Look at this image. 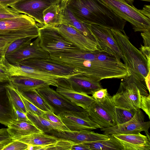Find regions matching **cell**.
Returning a JSON list of instances; mask_svg holds the SVG:
<instances>
[{"label":"cell","mask_w":150,"mask_h":150,"mask_svg":"<svg viewBox=\"0 0 150 150\" xmlns=\"http://www.w3.org/2000/svg\"><path fill=\"white\" fill-rule=\"evenodd\" d=\"M75 144L68 140L59 139L54 144L45 146L42 150H71L73 145Z\"/></svg>","instance_id":"35"},{"label":"cell","mask_w":150,"mask_h":150,"mask_svg":"<svg viewBox=\"0 0 150 150\" xmlns=\"http://www.w3.org/2000/svg\"><path fill=\"white\" fill-rule=\"evenodd\" d=\"M50 86L48 85L36 90L56 115H58L63 112H79L85 110L50 88Z\"/></svg>","instance_id":"9"},{"label":"cell","mask_w":150,"mask_h":150,"mask_svg":"<svg viewBox=\"0 0 150 150\" xmlns=\"http://www.w3.org/2000/svg\"><path fill=\"white\" fill-rule=\"evenodd\" d=\"M140 50L146 57L149 65L150 66V47L143 46L141 45Z\"/></svg>","instance_id":"45"},{"label":"cell","mask_w":150,"mask_h":150,"mask_svg":"<svg viewBox=\"0 0 150 150\" xmlns=\"http://www.w3.org/2000/svg\"><path fill=\"white\" fill-rule=\"evenodd\" d=\"M29 37L23 35H7L0 34V63L5 58L6 50L10 45L16 40L22 38Z\"/></svg>","instance_id":"32"},{"label":"cell","mask_w":150,"mask_h":150,"mask_svg":"<svg viewBox=\"0 0 150 150\" xmlns=\"http://www.w3.org/2000/svg\"><path fill=\"white\" fill-rule=\"evenodd\" d=\"M117 15L129 22L135 32L150 30V19L125 0H100Z\"/></svg>","instance_id":"5"},{"label":"cell","mask_w":150,"mask_h":150,"mask_svg":"<svg viewBox=\"0 0 150 150\" xmlns=\"http://www.w3.org/2000/svg\"><path fill=\"white\" fill-rule=\"evenodd\" d=\"M19 93L27 112L42 116L45 112L38 108Z\"/></svg>","instance_id":"37"},{"label":"cell","mask_w":150,"mask_h":150,"mask_svg":"<svg viewBox=\"0 0 150 150\" xmlns=\"http://www.w3.org/2000/svg\"><path fill=\"white\" fill-rule=\"evenodd\" d=\"M26 115L33 124L42 132H45L54 129L70 130L65 125L53 122L41 116L35 115L29 112H27Z\"/></svg>","instance_id":"26"},{"label":"cell","mask_w":150,"mask_h":150,"mask_svg":"<svg viewBox=\"0 0 150 150\" xmlns=\"http://www.w3.org/2000/svg\"><path fill=\"white\" fill-rule=\"evenodd\" d=\"M42 117L53 122L62 125H65L59 117L52 112H45Z\"/></svg>","instance_id":"40"},{"label":"cell","mask_w":150,"mask_h":150,"mask_svg":"<svg viewBox=\"0 0 150 150\" xmlns=\"http://www.w3.org/2000/svg\"><path fill=\"white\" fill-rule=\"evenodd\" d=\"M122 78L116 93L112 96L116 106L136 110L150 96L144 80L134 73Z\"/></svg>","instance_id":"3"},{"label":"cell","mask_w":150,"mask_h":150,"mask_svg":"<svg viewBox=\"0 0 150 150\" xmlns=\"http://www.w3.org/2000/svg\"><path fill=\"white\" fill-rule=\"evenodd\" d=\"M28 144L17 140H13L6 145L2 150H27Z\"/></svg>","instance_id":"39"},{"label":"cell","mask_w":150,"mask_h":150,"mask_svg":"<svg viewBox=\"0 0 150 150\" xmlns=\"http://www.w3.org/2000/svg\"><path fill=\"white\" fill-rule=\"evenodd\" d=\"M13 140L8 132L7 128L0 129V150H2L6 145Z\"/></svg>","instance_id":"38"},{"label":"cell","mask_w":150,"mask_h":150,"mask_svg":"<svg viewBox=\"0 0 150 150\" xmlns=\"http://www.w3.org/2000/svg\"><path fill=\"white\" fill-rule=\"evenodd\" d=\"M29 66L54 75L69 78L74 75H81L76 69L49 59L33 58L22 61L19 64Z\"/></svg>","instance_id":"11"},{"label":"cell","mask_w":150,"mask_h":150,"mask_svg":"<svg viewBox=\"0 0 150 150\" xmlns=\"http://www.w3.org/2000/svg\"><path fill=\"white\" fill-rule=\"evenodd\" d=\"M58 116L71 131H91L100 128L90 118L87 110L79 112H63Z\"/></svg>","instance_id":"16"},{"label":"cell","mask_w":150,"mask_h":150,"mask_svg":"<svg viewBox=\"0 0 150 150\" xmlns=\"http://www.w3.org/2000/svg\"><path fill=\"white\" fill-rule=\"evenodd\" d=\"M67 7L78 19L122 32L126 21L100 0H69Z\"/></svg>","instance_id":"2"},{"label":"cell","mask_w":150,"mask_h":150,"mask_svg":"<svg viewBox=\"0 0 150 150\" xmlns=\"http://www.w3.org/2000/svg\"><path fill=\"white\" fill-rule=\"evenodd\" d=\"M59 2V0H21L10 7L19 13L32 18L43 25V12L51 5Z\"/></svg>","instance_id":"13"},{"label":"cell","mask_w":150,"mask_h":150,"mask_svg":"<svg viewBox=\"0 0 150 150\" xmlns=\"http://www.w3.org/2000/svg\"><path fill=\"white\" fill-rule=\"evenodd\" d=\"M44 25L55 27L62 23L59 2L53 4L46 9L43 13Z\"/></svg>","instance_id":"29"},{"label":"cell","mask_w":150,"mask_h":150,"mask_svg":"<svg viewBox=\"0 0 150 150\" xmlns=\"http://www.w3.org/2000/svg\"><path fill=\"white\" fill-rule=\"evenodd\" d=\"M45 133L58 139L70 141L74 144L107 139L111 136V134H99L91 131L54 129Z\"/></svg>","instance_id":"17"},{"label":"cell","mask_w":150,"mask_h":150,"mask_svg":"<svg viewBox=\"0 0 150 150\" xmlns=\"http://www.w3.org/2000/svg\"><path fill=\"white\" fill-rule=\"evenodd\" d=\"M89 150L88 148L83 143L74 144L72 146L71 150Z\"/></svg>","instance_id":"46"},{"label":"cell","mask_w":150,"mask_h":150,"mask_svg":"<svg viewBox=\"0 0 150 150\" xmlns=\"http://www.w3.org/2000/svg\"><path fill=\"white\" fill-rule=\"evenodd\" d=\"M110 30L123 56L124 63L129 72L144 80L150 71L146 57L131 43L124 30L122 32L115 29Z\"/></svg>","instance_id":"4"},{"label":"cell","mask_w":150,"mask_h":150,"mask_svg":"<svg viewBox=\"0 0 150 150\" xmlns=\"http://www.w3.org/2000/svg\"><path fill=\"white\" fill-rule=\"evenodd\" d=\"M88 25L96 39L99 49L124 62L123 56L110 29L94 24H88Z\"/></svg>","instance_id":"12"},{"label":"cell","mask_w":150,"mask_h":150,"mask_svg":"<svg viewBox=\"0 0 150 150\" xmlns=\"http://www.w3.org/2000/svg\"><path fill=\"white\" fill-rule=\"evenodd\" d=\"M8 83L19 92L36 89L50 85L42 80L19 76L11 77Z\"/></svg>","instance_id":"24"},{"label":"cell","mask_w":150,"mask_h":150,"mask_svg":"<svg viewBox=\"0 0 150 150\" xmlns=\"http://www.w3.org/2000/svg\"><path fill=\"white\" fill-rule=\"evenodd\" d=\"M150 71L148 73L144 79L145 83L148 89L149 92H150Z\"/></svg>","instance_id":"49"},{"label":"cell","mask_w":150,"mask_h":150,"mask_svg":"<svg viewBox=\"0 0 150 150\" xmlns=\"http://www.w3.org/2000/svg\"><path fill=\"white\" fill-rule=\"evenodd\" d=\"M140 12L150 19V6L149 5H145L142 9L139 10Z\"/></svg>","instance_id":"47"},{"label":"cell","mask_w":150,"mask_h":150,"mask_svg":"<svg viewBox=\"0 0 150 150\" xmlns=\"http://www.w3.org/2000/svg\"><path fill=\"white\" fill-rule=\"evenodd\" d=\"M55 27L65 38L80 50L90 51L100 50L96 42L86 37L72 26L62 23Z\"/></svg>","instance_id":"19"},{"label":"cell","mask_w":150,"mask_h":150,"mask_svg":"<svg viewBox=\"0 0 150 150\" xmlns=\"http://www.w3.org/2000/svg\"><path fill=\"white\" fill-rule=\"evenodd\" d=\"M56 91L72 103L87 110L94 101L92 96L74 90L58 86Z\"/></svg>","instance_id":"23"},{"label":"cell","mask_w":150,"mask_h":150,"mask_svg":"<svg viewBox=\"0 0 150 150\" xmlns=\"http://www.w3.org/2000/svg\"><path fill=\"white\" fill-rule=\"evenodd\" d=\"M59 139L45 132H40L31 134L16 139L28 145L43 146L55 143Z\"/></svg>","instance_id":"27"},{"label":"cell","mask_w":150,"mask_h":150,"mask_svg":"<svg viewBox=\"0 0 150 150\" xmlns=\"http://www.w3.org/2000/svg\"><path fill=\"white\" fill-rule=\"evenodd\" d=\"M39 29L35 20L25 14L0 20V34L23 35L36 38L38 36Z\"/></svg>","instance_id":"8"},{"label":"cell","mask_w":150,"mask_h":150,"mask_svg":"<svg viewBox=\"0 0 150 150\" xmlns=\"http://www.w3.org/2000/svg\"><path fill=\"white\" fill-rule=\"evenodd\" d=\"M15 119L25 121L33 124L29 119L26 114L18 110L13 106Z\"/></svg>","instance_id":"42"},{"label":"cell","mask_w":150,"mask_h":150,"mask_svg":"<svg viewBox=\"0 0 150 150\" xmlns=\"http://www.w3.org/2000/svg\"><path fill=\"white\" fill-rule=\"evenodd\" d=\"M60 7L62 23L68 24L72 26L85 36L97 43L96 39L89 29L88 24L83 23L77 18L67 6H60Z\"/></svg>","instance_id":"22"},{"label":"cell","mask_w":150,"mask_h":150,"mask_svg":"<svg viewBox=\"0 0 150 150\" xmlns=\"http://www.w3.org/2000/svg\"><path fill=\"white\" fill-rule=\"evenodd\" d=\"M136 110L133 108H127L115 106V114L117 124L125 123L131 119L135 115Z\"/></svg>","instance_id":"33"},{"label":"cell","mask_w":150,"mask_h":150,"mask_svg":"<svg viewBox=\"0 0 150 150\" xmlns=\"http://www.w3.org/2000/svg\"><path fill=\"white\" fill-rule=\"evenodd\" d=\"M140 0L143 1H149V2H150V0Z\"/></svg>","instance_id":"52"},{"label":"cell","mask_w":150,"mask_h":150,"mask_svg":"<svg viewBox=\"0 0 150 150\" xmlns=\"http://www.w3.org/2000/svg\"><path fill=\"white\" fill-rule=\"evenodd\" d=\"M20 0H0V5L10 6Z\"/></svg>","instance_id":"48"},{"label":"cell","mask_w":150,"mask_h":150,"mask_svg":"<svg viewBox=\"0 0 150 150\" xmlns=\"http://www.w3.org/2000/svg\"><path fill=\"white\" fill-rule=\"evenodd\" d=\"M60 6L63 7L66 6L69 0H59Z\"/></svg>","instance_id":"50"},{"label":"cell","mask_w":150,"mask_h":150,"mask_svg":"<svg viewBox=\"0 0 150 150\" xmlns=\"http://www.w3.org/2000/svg\"><path fill=\"white\" fill-rule=\"evenodd\" d=\"M111 134L121 143L124 150H150V139L140 133Z\"/></svg>","instance_id":"20"},{"label":"cell","mask_w":150,"mask_h":150,"mask_svg":"<svg viewBox=\"0 0 150 150\" xmlns=\"http://www.w3.org/2000/svg\"><path fill=\"white\" fill-rule=\"evenodd\" d=\"M83 143L89 150H124L122 145L111 134L107 139Z\"/></svg>","instance_id":"28"},{"label":"cell","mask_w":150,"mask_h":150,"mask_svg":"<svg viewBox=\"0 0 150 150\" xmlns=\"http://www.w3.org/2000/svg\"><path fill=\"white\" fill-rule=\"evenodd\" d=\"M3 63L6 66L10 77L19 76L32 78L42 80L50 85L56 87L58 86V79L68 78L54 75L25 65L11 64L6 58Z\"/></svg>","instance_id":"10"},{"label":"cell","mask_w":150,"mask_h":150,"mask_svg":"<svg viewBox=\"0 0 150 150\" xmlns=\"http://www.w3.org/2000/svg\"><path fill=\"white\" fill-rule=\"evenodd\" d=\"M150 121H144L143 113L139 109L136 110L133 117L128 121L108 128H100L103 134H111L117 133L137 134L142 131H148Z\"/></svg>","instance_id":"14"},{"label":"cell","mask_w":150,"mask_h":150,"mask_svg":"<svg viewBox=\"0 0 150 150\" xmlns=\"http://www.w3.org/2000/svg\"><path fill=\"white\" fill-rule=\"evenodd\" d=\"M115 108L112 96L108 94L102 99L95 100L87 111L91 119L100 128H108L117 125Z\"/></svg>","instance_id":"6"},{"label":"cell","mask_w":150,"mask_h":150,"mask_svg":"<svg viewBox=\"0 0 150 150\" xmlns=\"http://www.w3.org/2000/svg\"><path fill=\"white\" fill-rule=\"evenodd\" d=\"M34 38L33 37L22 38L17 39L13 41L8 47L5 56L30 43Z\"/></svg>","instance_id":"34"},{"label":"cell","mask_w":150,"mask_h":150,"mask_svg":"<svg viewBox=\"0 0 150 150\" xmlns=\"http://www.w3.org/2000/svg\"><path fill=\"white\" fill-rule=\"evenodd\" d=\"M126 2L130 5L133 6L134 0H125Z\"/></svg>","instance_id":"51"},{"label":"cell","mask_w":150,"mask_h":150,"mask_svg":"<svg viewBox=\"0 0 150 150\" xmlns=\"http://www.w3.org/2000/svg\"><path fill=\"white\" fill-rule=\"evenodd\" d=\"M141 35L143 39L144 46L150 47V30L142 32Z\"/></svg>","instance_id":"44"},{"label":"cell","mask_w":150,"mask_h":150,"mask_svg":"<svg viewBox=\"0 0 150 150\" xmlns=\"http://www.w3.org/2000/svg\"><path fill=\"white\" fill-rule=\"evenodd\" d=\"M38 37L41 47L49 54L80 49L65 38L55 27L43 25L39 28Z\"/></svg>","instance_id":"7"},{"label":"cell","mask_w":150,"mask_h":150,"mask_svg":"<svg viewBox=\"0 0 150 150\" xmlns=\"http://www.w3.org/2000/svg\"><path fill=\"white\" fill-rule=\"evenodd\" d=\"M108 94L107 89L103 88L94 92L92 97L95 100H101L105 98Z\"/></svg>","instance_id":"43"},{"label":"cell","mask_w":150,"mask_h":150,"mask_svg":"<svg viewBox=\"0 0 150 150\" xmlns=\"http://www.w3.org/2000/svg\"><path fill=\"white\" fill-rule=\"evenodd\" d=\"M10 63L18 64L25 60L33 58L49 59L50 54L41 47L38 37L27 45L6 55Z\"/></svg>","instance_id":"18"},{"label":"cell","mask_w":150,"mask_h":150,"mask_svg":"<svg viewBox=\"0 0 150 150\" xmlns=\"http://www.w3.org/2000/svg\"><path fill=\"white\" fill-rule=\"evenodd\" d=\"M50 58L76 69L82 75L99 81L122 79L131 74L120 59L101 50L59 51L51 54Z\"/></svg>","instance_id":"1"},{"label":"cell","mask_w":150,"mask_h":150,"mask_svg":"<svg viewBox=\"0 0 150 150\" xmlns=\"http://www.w3.org/2000/svg\"><path fill=\"white\" fill-rule=\"evenodd\" d=\"M5 88L12 105L17 109L26 114L27 112L19 92L8 82L6 83Z\"/></svg>","instance_id":"31"},{"label":"cell","mask_w":150,"mask_h":150,"mask_svg":"<svg viewBox=\"0 0 150 150\" xmlns=\"http://www.w3.org/2000/svg\"><path fill=\"white\" fill-rule=\"evenodd\" d=\"M7 127V131L14 140L42 132L33 124L16 119L11 122Z\"/></svg>","instance_id":"25"},{"label":"cell","mask_w":150,"mask_h":150,"mask_svg":"<svg viewBox=\"0 0 150 150\" xmlns=\"http://www.w3.org/2000/svg\"><path fill=\"white\" fill-rule=\"evenodd\" d=\"M22 14L12 8L0 5V20L17 17Z\"/></svg>","instance_id":"36"},{"label":"cell","mask_w":150,"mask_h":150,"mask_svg":"<svg viewBox=\"0 0 150 150\" xmlns=\"http://www.w3.org/2000/svg\"><path fill=\"white\" fill-rule=\"evenodd\" d=\"M10 77L6 66L0 63V83L8 82Z\"/></svg>","instance_id":"41"},{"label":"cell","mask_w":150,"mask_h":150,"mask_svg":"<svg viewBox=\"0 0 150 150\" xmlns=\"http://www.w3.org/2000/svg\"><path fill=\"white\" fill-rule=\"evenodd\" d=\"M58 86L87 95L103 88L100 81L84 75L77 74L58 79Z\"/></svg>","instance_id":"15"},{"label":"cell","mask_w":150,"mask_h":150,"mask_svg":"<svg viewBox=\"0 0 150 150\" xmlns=\"http://www.w3.org/2000/svg\"><path fill=\"white\" fill-rule=\"evenodd\" d=\"M7 82L0 83V123L6 126L15 119L13 105L5 88Z\"/></svg>","instance_id":"21"},{"label":"cell","mask_w":150,"mask_h":150,"mask_svg":"<svg viewBox=\"0 0 150 150\" xmlns=\"http://www.w3.org/2000/svg\"><path fill=\"white\" fill-rule=\"evenodd\" d=\"M19 92L41 110L45 112H53L51 108L40 95L36 89Z\"/></svg>","instance_id":"30"}]
</instances>
